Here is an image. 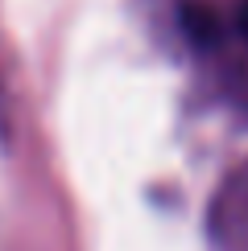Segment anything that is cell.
Wrapping results in <instances>:
<instances>
[{
	"label": "cell",
	"instance_id": "cell-1",
	"mask_svg": "<svg viewBox=\"0 0 248 251\" xmlns=\"http://www.w3.org/2000/svg\"><path fill=\"white\" fill-rule=\"evenodd\" d=\"M182 25H186V33H190L194 46H215V41H219V21H215L211 8L186 4L182 8Z\"/></svg>",
	"mask_w": 248,
	"mask_h": 251
},
{
	"label": "cell",
	"instance_id": "cell-2",
	"mask_svg": "<svg viewBox=\"0 0 248 251\" xmlns=\"http://www.w3.org/2000/svg\"><path fill=\"white\" fill-rule=\"evenodd\" d=\"M240 33H244V41H248V0H244V8H240Z\"/></svg>",
	"mask_w": 248,
	"mask_h": 251
}]
</instances>
